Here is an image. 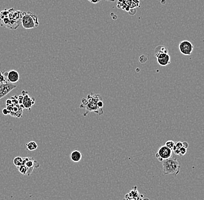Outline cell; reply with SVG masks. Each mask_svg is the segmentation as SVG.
Wrapping results in <instances>:
<instances>
[{"instance_id":"cell-1","label":"cell","mask_w":204,"mask_h":200,"mask_svg":"<svg viewBox=\"0 0 204 200\" xmlns=\"http://www.w3.org/2000/svg\"><path fill=\"white\" fill-rule=\"evenodd\" d=\"M23 12L14 8L0 11V27L16 30L21 23Z\"/></svg>"},{"instance_id":"cell-2","label":"cell","mask_w":204,"mask_h":200,"mask_svg":"<svg viewBox=\"0 0 204 200\" xmlns=\"http://www.w3.org/2000/svg\"><path fill=\"white\" fill-rule=\"evenodd\" d=\"M100 100H103V98L100 94L93 93L88 94L87 98H82L79 108L85 110L83 116L86 117L89 113L92 112L100 116L103 115L104 113L103 108H99L97 105V102Z\"/></svg>"},{"instance_id":"cell-3","label":"cell","mask_w":204,"mask_h":200,"mask_svg":"<svg viewBox=\"0 0 204 200\" xmlns=\"http://www.w3.org/2000/svg\"><path fill=\"white\" fill-rule=\"evenodd\" d=\"M162 167L164 175L171 174L176 177L180 172V165L178 160L175 157H170L163 161Z\"/></svg>"},{"instance_id":"cell-4","label":"cell","mask_w":204,"mask_h":200,"mask_svg":"<svg viewBox=\"0 0 204 200\" xmlns=\"http://www.w3.org/2000/svg\"><path fill=\"white\" fill-rule=\"evenodd\" d=\"M21 23L24 29H32L39 26L38 18L36 15L31 12H23Z\"/></svg>"},{"instance_id":"cell-5","label":"cell","mask_w":204,"mask_h":200,"mask_svg":"<svg viewBox=\"0 0 204 200\" xmlns=\"http://www.w3.org/2000/svg\"><path fill=\"white\" fill-rule=\"evenodd\" d=\"M172 154V150L169 149L165 145L161 146L155 154L156 158L159 162H162L165 160L171 157Z\"/></svg>"},{"instance_id":"cell-6","label":"cell","mask_w":204,"mask_h":200,"mask_svg":"<svg viewBox=\"0 0 204 200\" xmlns=\"http://www.w3.org/2000/svg\"><path fill=\"white\" fill-rule=\"evenodd\" d=\"M23 165H25L27 168V176H30L34 168L39 167L40 164L33 157H24L23 158Z\"/></svg>"},{"instance_id":"cell-7","label":"cell","mask_w":204,"mask_h":200,"mask_svg":"<svg viewBox=\"0 0 204 200\" xmlns=\"http://www.w3.org/2000/svg\"><path fill=\"white\" fill-rule=\"evenodd\" d=\"M179 49L182 54L185 56H190L193 52L194 46L190 41L184 40L179 43Z\"/></svg>"},{"instance_id":"cell-8","label":"cell","mask_w":204,"mask_h":200,"mask_svg":"<svg viewBox=\"0 0 204 200\" xmlns=\"http://www.w3.org/2000/svg\"><path fill=\"white\" fill-rule=\"evenodd\" d=\"M22 95L23 96V101L21 105L25 109L30 110L31 107L34 105L36 102V100L33 97H30L29 95L28 92L25 90L22 91Z\"/></svg>"},{"instance_id":"cell-9","label":"cell","mask_w":204,"mask_h":200,"mask_svg":"<svg viewBox=\"0 0 204 200\" xmlns=\"http://www.w3.org/2000/svg\"><path fill=\"white\" fill-rule=\"evenodd\" d=\"M16 88V85L8 82L0 84V100L5 97L11 91Z\"/></svg>"},{"instance_id":"cell-10","label":"cell","mask_w":204,"mask_h":200,"mask_svg":"<svg viewBox=\"0 0 204 200\" xmlns=\"http://www.w3.org/2000/svg\"><path fill=\"white\" fill-rule=\"evenodd\" d=\"M6 108L9 111V115L17 118H19L22 116L23 109H24L23 105L19 104H12L11 105L8 106Z\"/></svg>"},{"instance_id":"cell-11","label":"cell","mask_w":204,"mask_h":200,"mask_svg":"<svg viewBox=\"0 0 204 200\" xmlns=\"http://www.w3.org/2000/svg\"><path fill=\"white\" fill-rule=\"evenodd\" d=\"M156 58L157 63L161 66H167V65L170 64L171 61L170 56L169 54L167 53H162L158 55L156 57Z\"/></svg>"},{"instance_id":"cell-12","label":"cell","mask_w":204,"mask_h":200,"mask_svg":"<svg viewBox=\"0 0 204 200\" xmlns=\"http://www.w3.org/2000/svg\"><path fill=\"white\" fill-rule=\"evenodd\" d=\"M6 79L8 82L15 83L18 82L20 79V75L17 71L11 70L6 73Z\"/></svg>"},{"instance_id":"cell-13","label":"cell","mask_w":204,"mask_h":200,"mask_svg":"<svg viewBox=\"0 0 204 200\" xmlns=\"http://www.w3.org/2000/svg\"><path fill=\"white\" fill-rule=\"evenodd\" d=\"M70 157L73 162L78 163L80 162L82 159V154L79 150H75L71 153Z\"/></svg>"},{"instance_id":"cell-14","label":"cell","mask_w":204,"mask_h":200,"mask_svg":"<svg viewBox=\"0 0 204 200\" xmlns=\"http://www.w3.org/2000/svg\"><path fill=\"white\" fill-rule=\"evenodd\" d=\"M154 53L155 57H157L158 55L162 54V53H167L169 54V51L168 49H167L165 46L163 45H159L157 46L154 51Z\"/></svg>"},{"instance_id":"cell-15","label":"cell","mask_w":204,"mask_h":200,"mask_svg":"<svg viewBox=\"0 0 204 200\" xmlns=\"http://www.w3.org/2000/svg\"><path fill=\"white\" fill-rule=\"evenodd\" d=\"M26 149L29 151H34L38 148V145L35 141H30L26 144Z\"/></svg>"},{"instance_id":"cell-16","label":"cell","mask_w":204,"mask_h":200,"mask_svg":"<svg viewBox=\"0 0 204 200\" xmlns=\"http://www.w3.org/2000/svg\"><path fill=\"white\" fill-rule=\"evenodd\" d=\"M19 172L23 175H26L27 173V168L25 165H21L17 167Z\"/></svg>"},{"instance_id":"cell-17","label":"cell","mask_w":204,"mask_h":200,"mask_svg":"<svg viewBox=\"0 0 204 200\" xmlns=\"http://www.w3.org/2000/svg\"><path fill=\"white\" fill-rule=\"evenodd\" d=\"M23 159L22 157H15L14 160H13V163H14V164L16 167H19L21 165H23Z\"/></svg>"},{"instance_id":"cell-18","label":"cell","mask_w":204,"mask_h":200,"mask_svg":"<svg viewBox=\"0 0 204 200\" xmlns=\"http://www.w3.org/2000/svg\"><path fill=\"white\" fill-rule=\"evenodd\" d=\"M6 73L7 72L0 71V84L8 82L6 79Z\"/></svg>"},{"instance_id":"cell-19","label":"cell","mask_w":204,"mask_h":200,"mask_svg":"<svg viewBox=\"0 0 204 200\" xmlns=\"http://www.w3.org/2000/svg\"><path fill=\"white\" fill-rule=\"evenodd\" d=\"M139 61L142 64L146 63L147 61V57L145 56V55H142L141 56L139 57Z\"/></svg>"},{"instance_id":"cell-20","label":"cell","mask_w":204,"mask_h":200,"mask_svg":"<svg viewBox=\"0 0 204 200\" xmlns=\"http://www.w3.org/2000/svg\"><path fill=\"white\" fill-rule=\"evenodd\" d=\"M175 143L173 141H167L165 145L167 146V147H169V149H170L171 150H172L173 146L175 145Z\"/></svg>"},{"instance_id":"cell-21","label":"cell","mask_w":204,"mask_h":200,"mask_svg":"<svg viewBox=\"0 0 204 200\" xmlns=\"http://www.w3.org/2000/svg\"><path fill=\"white\" fill-rule=\"evenodd\" d=\"M179 151H180L179 156H183L185 155V154H186V153H187V149L185 148V147H182L180 149Z\"/></svg>"},{"instance_id":"cell-22","label":"cell","mask_w":204,"mask_h":200,"mask_svg":"<svg viewBox=\"0 0 204 200\" xmlns=\"http://www.w3.org/2000/svg\"><path fill=\"white\" fill-rule=\"evenodd\" d=\"M2 113L4 115H9V111L7 108H4L2 109Z\"/></svg>"},{"instance_id":"cell-23","label":"cell","mask_w":204,"mask_h":200,"mask_svg":"<svg viewBox=\"0 0 204 200\" xmlns=\"http://www.w3.org/2000/svg\"><path fill=\"white\" fill-rule=\"evenodd\" d=\"M6 105L8 107V106H9V105H11L12 104V100L11 99H8L6 101Z\"/></svg>"},{"instance_id":"cell-24","label":"cell","mask_w":204,"mask_h":200,"mask_svg":"<svg viewBox=\"0 0 204 200\" xmlns=\"http://www.w3.org/2000/svg\"><path fill=\"white\" fill-rule=\"evenodd\" d=\"M182 144H183V147H185L186 149L188 148V144L187 142H182Z\"/></svg>"},{"instance_id":"cell-25","label":"cell","mask_w":204,"mask_h":200,"mask_svg":"<svg viewBox=\"0 0 204 200\" xmlns=\"http://www.w3.org/2000/svg\"><path fill=\"white\" fill-rule=\"evenodd\" d=\"M89 1H90L91 2H92L93 4H96L98 2H99L100 0H88Z\"/></svg>"},{"instance_id":"cell-26","label":"cell","mask_w":204,"mask_h":200,"mask_svg":"<svg viewBox=\"0 0 204 200\" xmlns=\"http://www.w3.org/2000/svg\"><path fill=\"white\" fill-rule=\"evenodd\" d=\"M106 1H110V2H114V1H115V0H106Z\"/></svg>"},{"instance_id":"cell-27","label":"cell","mask_w":204,"mask_h":200,"mask_svg":"<svg viewBox=\"0 0 204 200\" xmlns=\"http://www.w3.org/2000/svg\"><path fill=\"white\" fill-rule=\"evenodd\" d=\"M150 200L148 199H143V200Z\"/></svg>"}]
</instances>
